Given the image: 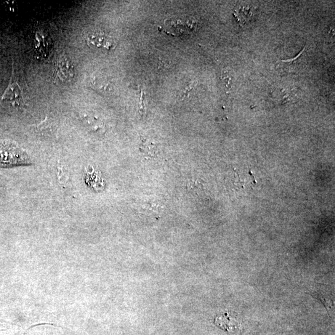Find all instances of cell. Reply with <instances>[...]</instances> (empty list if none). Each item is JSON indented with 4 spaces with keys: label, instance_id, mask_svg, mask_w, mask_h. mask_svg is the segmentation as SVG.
<instances>
[{
    "label": "cell",
    "instance_id": "obj_7",
    "mask_svg": "<svg viewBox=\"0 0 335 335\" xmlns=\"http://www.w3.org/2000/svg\"><path fill=\"white\" fill-rule=\"evenodd\" d=\"M304 51V49L300 53L299 55H297V57L293 58V59L279 61L277 63V65H276V68L283 73H288L291 72V71H293L295 69H296L297 62H299L300 56L303 54Z\"/></svg>",
    "mask_w": 335,
    "mask_h": 335
},
{
    "label": "cell",
    "instance_id": "obj_6",
    "mask_svg": "<svg viewBox=\"0 0 335 335\" xmlns=\"http://www.w3.org/2000/svg\"><path fill=\"white\" fill-rule=\"evenodd\" d=\"M35 131L42 136H53L57 129V124L54 119L46 116V119L41 123L33 126Z\"/></svg>",
    "mask_w": 335,
    "mask_h": 335
},
{
    "label": "cell",
    "instance_id": "obj_9",
    "mask_svg": "<svg viewBox=\"0 0 335 335\" xmlns=\"http://www.w3.org/2000/svg\"><path fill=\"white\" fill-rule=\"evenodd\" d=\"M235 15L240 22H246L249 20L253 16L251 8L248 6L241 7L239 10L235 11Z\"/></svg>",
    "mask_w": 335,
    "mask_h": 335
},
{
    "label": "cell",
    "instance_id": "obj_2",
    "mask_svg": "<svg viewBox=\"0 0 335 335\" xmlns=\"http://www.w3.org/2000/svg\"><path fill=\"white\" fill-rule=\"evenodd\" d=\"M87 43L90 46L110 50L115 47V41L112 36L102 31L90 32L86 36Z\"/></svg>",
    "mask_w": 335,
    "mask_h": 335
},
{
    "label": "cell",
    "instance_id": "obj_8",
    "mask_svg": "<svg viewBox=\"0 0 335 335\" xmlns=\"http://www.w3.org/2000/svg\"><path fill=\"white\" fill-rule=\"evenodd\" d=\"M221 78L225 91L228 93L232 92L235 83V76L233 71L230 69H224L222 71Z\"/></svg>",
    "mask_w": 335,
    "mask_h": 335
},
{
    "label": "cell",
    "instance_id": "obj_4",
    "mask_svg": "<svg viewBox=\"0 0 335 335\" xmlns=\"http://www.w3.org/2000/svg\"><path fill=\"white\" fill-rule=\"evenodd\" d=\"M215 325L220 329L229 333H235L240 328V323L239 322L237 316L226 312L218 315L214 319Z\"/></svg>",
    "mask_w": 335,
    "mask_h": 335
},
{
    "label": "cell",
    "instance_id": "obj_3",
    "mask_svg": "<svg viewBox=\"0 0 335 335\" xmlns=\"http://www.w3.org/2000/svg\"><path fill=\"white\" fill-rule=\"evenodd\" d=\"M55 72L60 81L66 83L74 78V66L70 58L65 55H61L56 61Z\"/></svg>",
    "mask_w": 335,
    "mask_h": 335
},
{
    "label": "cell",
    "instance_id": "obj_5",
    "mask_svg": "<svg viewBox=\"0 0 335 335\" xmlns=\"http://www.w3.org/2000/svg\"><path fill=\"white\" fill-rule=\"evenodd\" d=\"M92 85L93 89L103 94L108 95L113 92V85L107 77L98 74L93 76Z\"/></svg>",
    "mask_w": 335,
    "mask_h": 335
},
{
    "label": "cell",
    "instance_id": "obj_1",
    "mask_svg": "<svg viewBox=\"0 0 335 335\" xmlns=\"http://www.w3.org/2000/svg\"><path fill=\"white\" fill-rule=\"evenodd\" d=\"M12 73L7 89L1 98V103L12 106L13 108H21L25 105V94L16 78L14 66H12Z\"/></svg>",
    "mask_w": 335,
    "mask_h": 335
},
{
    "label": "cell",
    "instance_id": "obj_10",
    "mask_svg": "<svg viewBox=\"0 0 335 335\" xmlns=\"http://www.w3.org/2000/svg\"><path fill=\"white\" fill-rule=\"evenodd\" d=\"M312 296L315 297L316 299L320 300L322 304H323L324 307L326 308L327 310H329V308H332V303L331 300L329 299V298H326L323 296V294L321 293H317L315 292V294L312 295Z\"/></svg>",
    "mask_w": 335,
    "mask_h": 335
}]
</instances>
